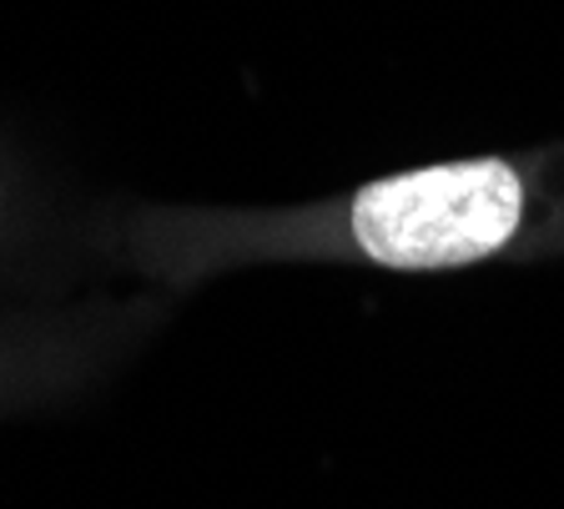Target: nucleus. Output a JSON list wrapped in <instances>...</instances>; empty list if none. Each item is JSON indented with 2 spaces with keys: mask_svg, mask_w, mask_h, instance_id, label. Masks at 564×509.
<instances>
[{
  "mask_svg": "<svg viewBox=\"0 0 564 509\" xmlns=\"http://www.w3.org/2000/svg\"><path fill=\"white\" fill-rule=\"evenodd\" d=\"M131 313L61 308V313H0V414L41 409L82 383H91L121 338H131Z\"/></svg>",
  "mask_w": 564,
  "mask_h": 509,
  "instance_id": "nucleus-2",
  "label": "nucleus"
},
{
  "mask_svg": "<svg viewBox=\"0 0 564 509\" xmlns=\"http://www.w3.org/2000/svg\"><path fill=\"white\" fill-rule=\"evenodd\" d=\"M15 223H21V217H11V207H6V197H0V248H6V242H11Z\"/></svg>",
  "mask_w": 564,
  "mask_h": 509,
  "instance_id": "nucleus-3",
  "label": "nucleus"
},
{
  "mask_svg": "<svg viewBox=\"0 0 564 509\" xmlns=\"http://www.w3.org/2000/svg\"><path fill=\"white\" fill-rule=\"evenodd\" d=\"M101 252L162 288L247 262H364L383 273H454L564 248V156H458L364 182L293 213L106 217Z\"/></svg>",
  "mask_w": 564,
  "mask_h": 509,
  "instance_id": "nucleus-1",
  "label": "nucleus"
}]
</instances>
